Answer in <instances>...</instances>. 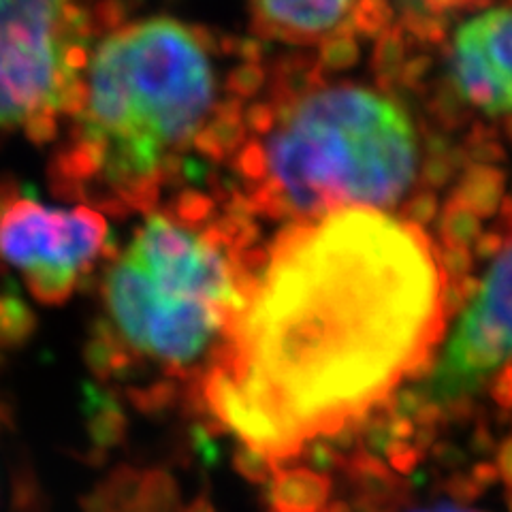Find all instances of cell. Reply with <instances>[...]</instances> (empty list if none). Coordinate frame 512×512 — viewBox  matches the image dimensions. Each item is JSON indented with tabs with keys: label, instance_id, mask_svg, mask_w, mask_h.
Segmentation results:
<instances>
[{
	"label": "cell",
	"instance_id": "obj_1",
	"mask_svg": "<svg viewBox=\"0 0 512 512\" xmlns=\"http://www.w3.org/2000/svg\"><path fill=\"white\" fill-rule=\"evenodd\" d=\"M444 329L446 276L421 227L380 210L284 224L199 393L242 453L276 472L387 404Z\"/></svg>",
	"mask_w": 512,
	"mask_h": 512
},
{
	"label": "cell",
	"instance_id": "obj_2",
	"mask_svg": "<svg viewBox=\"0 0 512 512\" xmlns=\"http://www.w3.org/2000/svg\"><path fill=\"white\" fill-rule=\"evenodd\" d=\"M205 28L173 18L114 26L92 43L52 178L64 197L116 216L148 214L197 156H231L259 56L224 71Z\"/></svg>",
	"mask_w": 512,
	"mask_h": 512
},
{
	"label": "cell",
	"instance_id": "obj_3",
	"mask_svg": "<svg viewBox=\"0 0 512 512\" xmlns=\"http://www.w3.org/2000/svg\"><path fill=\"white\" fill-rule=\"evenodd\" d=\"M231 158L237 201L254 218L293 224L342 210L389 212L419 178L421 143L391 94L325 82L288 62L267 99L246 107Z\"/></svg>",
	"mask_w": 512,
	"mask_h": 512
},
{
	"label": "cell",
	"instance_id": "obj_4",
	"mask_svg": "<svg viewBox=\"0 0 512 512\" xmlns=\"http://www.w3.org/2000/svg\"><path fill=\"white\" fill-rule=\"evenodd\" d=\"M254 216L197 190L158 203L105 269L103 370L203 376L259 259Z\"/></svg>",
	"mask_w": 512,
	"mask_h": 512
},
{
	"label": "cell",
	"instance_id": "obj_5",
	"mask_svg": "<svg viewBox=\"0 0 512 512\" xmlns=\"http://www.w3.org/2000/svg\"><path fill=\"white\" fill-rule=\"evenodd\" d=\"M101 13L82 0H0V135L47 139L73 114Z\"/></svg>",
	"mask_w": 512,
	"mask_h": 512
},
{
	"label": "cell",
	"instance_id": "obj_6",
	"mask_svg": "<svg viewBox=\"0 0 512 512\" xmlns=\"http://www.w3.org/2000/svg\"><path fill=\"white\" fill-rule=\"evenodd\" d=\"M109 224L88 205H47L0 190V261L43 306H60L101 261Z\"/></svg>",
	"mask_w": 512,
	"mask_h": 512
},
{
	"label": "cell",
	"instance_id": "obj_7",
	"mask_svg": "<svg viewBox=\"0 0 512 512\" xmlns=\"http://www.w3.org/2000/svg\"><path fill=\"white\" fill-rule=\"evenodd\" d=\"M512 361V237L495 254L448 338L431 393L457 397Z\"/></svg>",
	"mask_w": 512,
	"mask_h": 512
},
{
	"label": "cell",
	"instance_id": "obj_8",
	"mask_svg": "<svg viewBox=\"0 0 512 512\" xmlns=\"http://www.w3.org/2000/svg\"><path fill=\"white\" fill-rule=\"evenodd\" d=\"M448 64L468 103L491 116L512 114V7H491L461 22Z\"/></svg>",
	"mask_w": 512,
	"mask_h": 512
},
{
	"label": "cell",
	"instance_id": "obj_9",
	"mask_svg": "<svg viewBox=\"0 0 512 512\" xmlns=\"http://www.w3.org/2000/svg\"><path fill=\"white\" fill-rule=\"evenodd\" d=\"M248 7L256 35L297 47H325L387 20L384 0H248Z\"/></svg>",
	"mask_w": 512,
	"mask_h": 512
},
{
	"label": "cell",
	"instance_id": "obj_10",
	"mask_svg": "<svg viewBox=\"0 0 512 512\" xmlns=\"http://www.w3.org/2000/svg\"><path fill=\"white\" fill-rule=\"evenodd\" d=\"M327 483L310 470H280L269 483V512H323Z\"/></svg>",
	"mask_w": 512,
	"mask_h": 512
},
{
	"label": "cell",
	"instance_id": "obj_11",
	"mask_svg": "<svg viewBox=\"0 0 512 512\" xmlns=\"http://www.w3.org/2000/svg\"><path fill=\"white\" fill-rule=\"evenodd\" d=\"M402 512H483L470 508L466 504H457V502H431V504H419V506H410Z\"/></svg>",
	"mask_w": 512,
	"mask_h": 512
},
{
	"label": "cell",
	"instance_id": "obj_12",
	"mask_svg": "<svg viewBox=\"0 0 512 512\" xmlns=\"http://www.w3.org/2000/svg\"><path fill=\"white\" fill-rule=\"evenodd\" d=\"M186 512H214V508H212L210 504H207L205 500H197Z\"/></svg>",
	"mask_w": 512,
	"mask_h": 512
}]
</instances>
